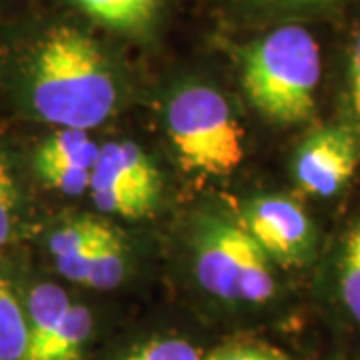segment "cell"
<instances>
[{
	"mask_svg": "<svg viewBox=\"0 0 360 360\" xmlns=\"http://www.w3.org/2000/svg\"><path fill=\"white\" fill-rule=\"evenodd\" d=\"M288 2H321V0H288Z\"/></svg>",
	"mask_w": 360,
	"mask_h": 360,
	"instance_id": "d6986e66",
	"label": "cell"
},
{
	"mask_svg": "<svg viewBox=\"0 0 360 360\" xmlns=\"http://www.w3.org/2000/svg\"><path fill=\"white\" fill-rule=\"evenodd\" d=\"M340 292L350 316L360 326V219L345 238L340 264Z\"/></svg>",
	"mask_w": 360,
	"mask_h": 360,
	"instance_id": "5bb4252c",
	"label": "cell"
},
{
	"mask_svg": "<svg viewBox=\"0 0 360 360\" xmlns=\"http://www.w3.org/2000/svg\"><path fill=\"white\" fill-rule=\"evenodd\" d=\"M90 20L124 34H142L155 25L160 0H72Z\"/></svg>",
	"mask_w": 360,
	"mask_h": 360,
	"instance_id": "30bf717a",
	"label": "cell"
},
{
	"mask_svg": "<svg viewBox=\"0 0 360 360\" xmlns=\"http://www.w3.org/2000/svg\"><path fill=\"white\" fill-rule=\"evenodd\" d=\"M124 360H202L198 350L180 338L150 340L144 347L130 352Z\"/></svg>",
	"mask_w": 360,
	"mask_h": 360,
	"instance_id": "9a60e30c",
	"label": "cell"
},
{
	"mask_svg": "<svg viewBox=\"0 0 360 360\" xmlns=\"http://www.w3.org/2000/svg\"><path fill=\"white\" fill-rule=\"evenodd\" d=\"M98 155L101 146L90 139L86 130L60 129L42 142L37 153V168L51 188L78 196L90 188Z\"/></svg>",
	"mask_w": 360,
	"mask_h": 360,
	"instance_id": "ba28073f",
	"label": "cell"
},
{
	"mask_svg": "<svg viewBox=\"0 0 360 360\" xmlns=\"http://www.w3.org/2000/svg\"><path fill=\"white\" fill-rule=\"evenodd\" d=\"M321 75V46L304 26H281L243 54L248 101L266 118L284 124L302 122L314 112Z\"/></svg>",
	"mask_w": 360,
	"mask_h": 360,
	"instance_id": "7a4b0ae2",
	"label": "cell"
},
{
	"mask_svg": "<svg viewBox=\"0 0 360 360\" xmlns=\"http://www.w3.org/2000/svg\"><path fill=\"white\" fill-rule=\"evenodd\" d=\"M168 136L188 172L224 176L245 158L243 130L219 90L184 86L167 108Z\"/></svg>",
	"mask_w": 360,
	"mask_h": 360,
	"instance_id": "3957f363",
	"label": "cell"
},
{
	"mask_svg": "<svg viewBox=\"0 0 360 360\" xmlns=\"http://www.w3.org/2000/svg\"><path fill=\"white\" fill-rule=\"evenodd\" d=\"M194 252L196 278L212 296L229 302H264L274 296L270 258L243 224L205 220Z\"/></svg>",
	"mask_w": 360,
	"mask_h": 360,
	"instance_id": "277c9868",
	"label": "cell"
},
{
	"mask_svg": "<svg viewBox=\"0 0 360 360\" xmlns=\"http://www.w3.org/2000/svg\"><path fill=\"white\" fill-rule=\"evenodd\" d=\"M124 248L112 229L104 232L89 260L84 286L94 290H112L124 278Z\"/></svg>",
	"mask_w": 360,
	"mask_h": 360,
	"instance_id": "7c38bea8",
	"label": "cell"
},
{
	"mask_svg": "<svg viewBox=\"0 0 360 360\" xmlns=\"http://www.w3.org/2000/svg\"><path fill=\"white\" fill-rule=\"evenodd\" d=\"M350 104L360 122V30L354 39L352 56H350Z\"/></svg>",
	"mask_w": 360,
	"mask_h": 360,
	"instance_id": "ac0fdd59",
	"label": "cell"
},
{
	"mask_svg": "<svg viewBox=\"0 0 360 360\" xmlns=\"http://www.w3.org/2000/svg\"><path fill=\"white\" fill-rule=\"evenodd\" d=\"M28 78L32 106L51 124L89 130L115 112L118 90L112 65L75 26H54L37 40Z\"/></svg>",
	"mask_w": 360,
	"mask_h": 360,
	"instance_id": "6da1fadb",
	"label": "cell"
},
{
	"mask_svg": "<svg viewBox=\"0 0 360 360\" xmlns=\"http://www.w3.org/2000/svg\"><path fill=\"white\" fill-rule=\"evenodd\" d=\"M243 226L266 257L281 264H302L309 258L312 226L307 212L290 198L266 196L250 202Z\"/></svg>",
	"mask_w": 360,
	"mask_h": 360,
	"instance_id": "8992f818",
	"label": "cell"
},
{
	"mask_svg": "<svg viewBox=\"0 0 360 360\" xmlns=\"http://www.w3.org/2000/svg\"><path fill=\"white\" fill-rule=\"evenodd\" d=\"M90 335L92 314L86 307L72 302L46 345L26 360H82Z\"/></svg>",
	"mask_w": 360,
	"mask_h": 360,
	"instance_id": "8fae6325",
	"label": "cell"
},
{
	"mask_svg": "<svg viewBox=\"0 0 360 360\" xmlns=\"http://www.w3.org/2000/svg\"><path fill=\"white\" fill-rule=\"evenodd\" d=\"M205 360H288L278 350L260 345V342H250V340H236L229 342L224 347L214 348Z\"/></svg>",
	"mask_w": 360,
	"mask_h": 360,
	"instance_id": "2e32d148",
	"label": "cell"
},
{
	"mask_svg": "<svg viewBox=\"0 0 360 360\" xmlns=\"http://www.w3.org/2000/svg\"><path fill=\"white\" fill-rule=\"evenodd\" d=\"M360 146L352 130L333 127L314 132L296 156V180L304 193L333 196L354 176Z\"/></svg>",
	"mask_w": 360,
	"mask_h": 360,
	"instance_id": "52a82bcc",
	"label": "cell"
},
{
	"mask_svg": "<svg viewBox=\"0 0 360 360\" xmlns=\"http://www.w3.org/2000/svg\"><path fill=\"white\" fill-rule=\"evenodd\" d=\"M14 210H16V186H14L13 172L4 162V158L0 156V250L11 238Z\"/></svg>",
	"mask_w": 360,
	"mask_h": 360,
	"instance_id": "e0dca14e",
	"label": "cell"
},
{
	"mask_svg": "<svg viewBox=\"0 0 360 360\" xmlns=\"http://www.w3.org/2000/svg\"><path fill=\"white\" fill-rule=\"evenodd\" d=\"M89 191L103 212L142 219L158 202L162 180L134 142H108L101 146Z\"/></svg>",
	"mask_w": 360,
	"mask_h": 360,
	"instance_id": "5b68a950",
	"label": "cell"
},
{
	"mask_svg": "<svg viewBox=\"0 0 360 360\" xmlns=\"http://www.w3.org/2000/svg\"><path fill=\"white\" fill-rule=\"evenodd\" d=\"M106 231V224L82 219L54 232L51 236V252L58 272L72 283L84 284L90 257Z\"/></svg>",
	"mask_w": 360,
	"mask_h": 360,
	"instance_id": "9c48e42d",
	"label": "cell"
},
{
	"mask_svg": "<svg viewBox=\"0 0 360 360\" xmlns=\"http://www.w3.org/2000/svg\"><path fill=\"white\" fill-rule=\"evenodd\" d=\"M26 345V312L8 284L0 281V360H22Z\"/></svg>",
	"mask_w": 360,
	"mask_h": 360,
	"instance_id": "4fadbf2b",
	"label": "cell"
}]
</instances>
